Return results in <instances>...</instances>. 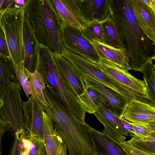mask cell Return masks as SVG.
<instances>
[{
  "mask_svg": "<svg viewBox=\"0 0 155 155\" xmlns=\"http://www.w3.org/2000/svg\"><path fill=\"white\" fill-rule=\"evenodd\" d=\"M108 8L110 17L123 37L131 70L142 73L146 64L155 59V43L139 26L130 0H109Z\"/></svg>",
  "mask_w": 155,
  "mask_h": 155,
  "instance_id": "obj_1",
  "label": "cell"
},
{
  "mask_svg": "<svg viewBox=\"0 0 155 155\" xmlns=\"http://www.w3.org/2000/svg\"><path fill=\"white\" fill-rule=\"evenodd\" d=\"M46 99L51 106L46 113L64 140L68 155H95L89 125L77 117L53 95Z\"/></svg>",
  "mask_w": 155,
  "mask_h": 155,
  "instance_id": "obj_2",
  "label": "cell"
},
{
  "mask_svg": "<svg viewBox=\"0 0 155 155\" xmlns=\"http://www.w3.org/2000/svg\"><path fill=\"white\" fill-rule=\"evenodd\" d=\"M35 71L41 74L46 87L53 95L77 117L85 122V108L79 96L60 73L52 51L40 43Z\"/></svg>",
  "mask_w": 155,
  "mask_h": 155,
  "instance_id": "obj_3",
  "label": "cell"
},
{
  "mask_svg": "<svg viewBox=\"0 0 155 155\" xmlns=\"http://www.w3.org/2000/svg\"><path fill=\"white\" fill-rule=\"evenodd\" d=\"M24 9L40 43L61 54L65 49L61 39V19L51 0H28Z\"/></svg>",
  "mask_w": 155,
  "mask_h": 155,
  "instance_id": "obj_4",
  "label": "cell"
},
{
  "mask_svg": "<svg viewBox=\"0 0 155 155\" xmlns=\"http://www.w3.org/2000/svg\"><path fill=\"white\" fill-rule=\"evenodd\" d=\"M63 57L69 61L82 75L87 76L104 85L122 96L128 104L133 101H138L153 105L149 98L124 86L103 72L96 64L76 53L66 50Z\"/></svg>",
  "mask_w": 155,
  "mask_h": 155,
  "instance_id": "obj_5",
  "label": "cell"
},
{
  "mask_svg": "<svg viewBox=\"0 0 155 155\" xmlns=\"http://www.w3.org/2000/svg\"><path fill=\"white\" fill-rule=\"evenodd\" d=\"M24 7L18 9H8L2 16L0 24L4 31L10 59L15 70L23 66Z\"/></svg>",
  "mask_w": 155,
  "mask_h": 155,
  "instance_id": "obj_6",
  "label": "cell"
},
{
  "mask_svg": "<svg viewBox=\"0 0 155 155\" xmlns=\"http://www.w3.org/2000/svg\"><path fill=\"white\" fill-rule=\"evenodd\" d=\"M21 92L19 82H13L2 90L0 97V120L7 124L14 134L24 129Z\"/></svg>",
  "mask_w": 155,
  "mask_h": 155,
  "instance_id": "obj_7",
  "label": "cell"
},
{
  "mask_svg": "<svg viewBox=\"0 0 155 155\" xmlns=\"http://www.w3.org/2000/svg\"><path fill=\"white\" fill-rule=\"evenodd\" d=\"M61 31L62 43L65 49L94 63L100 60L101 58L93 43L81 30L61 20Z\"/></svg>",
  "mask_w": 155,
  "mask_h": 155,
  "instance_id": "obj_8",
  "label": "cell"
},
{
  "mask_svg": "<svg viewBox=\"0 0 155 155\" xmlns=\"http://www.w3.org/2000/svg\"><path fill=\"white\" fill-rule=\"evenodd\" d=\"M23 119V126L32 136L44 139L43 111L42 104L33 92L28 100L22 102Z\"/></svg>",
  "mask_w": 155,
  "mask_h": 155,
  "instance_id": "obj_9",
  "label": "cell"
},
{
  "mask_svg": "<svg viewBox=\"0 0 155 155\" xmlns=\"http://www.w3.org/2000/svg\"><path fill=\"white\" fill-rule=\"evenodd\" d=\"M94 63L103 72L116 81L149 98L144 81L137 78L131 75L128 71L120 68L107 59L101 58L99 61Z\"/></svg>",
  "mask_w": 155,
  "mask_h": 155,
  "instance_id": "obj_10",
  "label": "cell"
},
{
  "mask_svg": "<svg viewBox=\"0 0 155 155\" xmlns=\"http://www.w3.org/2000/svg\"><path fill=\"white\" fill-rule=\"evenodd\" d=\"M61 19L81 30L88 23L82 11L81 0H51Z\"/></svg>",
  "mask_w": 155,
  "mask_h": 155,
  "instance_id": "obj_11",
  "label": "cell"
},
{
  "mask_svg": "<svg viewBox=\"0 0 155 155\" xmlns=\"http://www.w3.org/2000/svg\"><path fill=\"white\" fill-rule=\"evenodd\" d=\"M88 131L95 155H129L121 144L104 130L101 132L89 125Z\"/></svg>",
  "mask_w": 155,
  "mask_h": 155,
  "instance_id": "obj_12",
  "label": "cell"
},
{
  "mask_svg": "<svg viewBox=\"0 0 155 155\" xmlns=\"http://www.w3.org/2000/svg\"><path fill=\"white\" fill-rule=\"evenodd\" d=\"M85 87L95 90L106 101L111 110L122 117L128 104L120 94L87 76L82 75Z\"/></svg>",
  "mask_w": 155,
  "mask_h": 155,
  "instance_id": "obj_13",
  "label": "cell"
},
{
  "mask_svg": "<svg viewBox=\"0 0 155 155\" xmlns=\"http://www.w3.org/2000/svg\"><path fill=\"white\" fill-rule=\"evenodd\" d=\"M23 67L31 73L36 70L39 44L32 26L25 15L23 26Z\"/></svg>",
  "mask_w": 155,
  "mask_h": 155,
  "instance_id": "obj_14",
  "label": "cell"
},
{
  "mask_svg": "<svg viewBox=\"0 0 155 155\" xmlns=\"http://www.w3.org/2000/svg\"><path fill=\"white\" fill-rule=\"evenodd\" d=\"M44 140L47 155H67V146L60 132L54 127L50 117L43 111Z\"/></svg>",
  "mask_w": 155,
  "mask_h": 155,
  "instance_id": "obj_15",
  "label": "cell"
},
{
  "mask_svg": "<svg viewBox=\"0 0 155 155\" xmlns=\"http://www.w3.org/2000/svg\"><path fill=\"white\" fill-rule=\"evenodd\" d=\"M136 20L146 35L155 43V12L142 0H130Z\"/></svg>",
  "mask_w": 155,
  "mask_h": 155,
  "instance_id": "obj_16",
  "label": "cell"
},
{
  "mask_svg": "<svg viewBox=\"0 0 155 155\" xmlns=\"http://www.w3.org/2000/svg\"><path fill=\"white\" fill-rule=\"evenodd\" d=\"M53 53L62 76L72 86L78 96L82 94L85 88L82 74L71 63L60 54Z\"/></svg>",
  "mask_w": 155,
  "mask_h": 155,
  "instance_id": "obj_17",
  "label": "cell"
},
{
  "mask_svg": "<svg viewBox=\"0 0 155 155\" xmlns=\"http://www.w3.org/2000/svg\"><path fill=\"white\" fill-rule=\"evenodd\" d=\"M122 117L131 123L155 122V105L133 101L128 105Z\"/></svg>",
  "mask_w": 155,
  "mask_h": 155,
  "instance_id": "obj_18",
  "label": "cell"
},
{
  "mask_svg": "<svg viewBox=\"0 0 155 155\" xmlns=\"http://www.w3.org/2000/svg\"><path fill=\"white\" fill-rule=\"evenodd\" d=\"M92 42L101 58L111 61L123 69L131 70L127 49L115 48L97 41Z\"/></svg>",
  "mask_w": 155,
  "mask_h": 155,
  "instance_id": "obj_19",
  "label": "cell"
},
{
  "mask_svg": "<svg viewBox=\"0 0 155 155\" xmlns=\"http://www.w3.org/2000/svg\"><path fill=\"white\" fill-rule=\"evenodd\" d=\"M109 0H81L84 17L89 23L94 21H103L110 17Z\"/></svg>",
  "mask_w": 155,
  "mask_h": 155,
  "instance_id": "obj_20",
  "label": "cell"
},
{
  "mask_svg": "<svg viewBox=\"0 0 155 155\" xmlns=\"http://www.w3.org/2000/svg\"><path fill=\"white\" fill-rule=\"evenodd\" d=\"M102 26L103 43L117 49H126L122 35L110 16L103 22Z\"/></svg>",
  "mask_w": 155,
  "mask_h": 155,
  "instance_id": "obj_21",
  "label": "cell"
},
{
  "mask_svg": "<svg viewBox=\"0 0 155 155\" xmlns=\"http://www.w3.org/2000/svg\"><path fill=\"white\" fill-rule=\"evenodd\" d=\"M79 97L85 108L86 112L90 114L95 112L101 104H107L99 93L90 87H85L83 93Z\"/></svg>",
  "mask_w": 155,
  "mask_h": 155,
  "instance_id": "obj_22",
  "label": "cell"
},
{
  "mask_svg": "<svg viewBox=\"0 0 155 155\" xmlns=\"http://www.w3.org/2000/svg\"><path fill=\"white\" fill-rule=\"evenodd\" d=\"M18 81L11 59L0 58V82L2 90L10 83Z\"/></svg>",
  "mask_w": 155,
  "mask_h": 155,
  "instance_id": "obj_23",
  "label": "cell"
},
{
  "mask_svg": "<svg viewBox=\"0 0 155 155\" xmlns=\"http://www.w3.org/2000/svg\"><path fill=\"white\" fill-rule=\"evenodd\" d=\"M30 81L35 96L42 105L45 110L47 111L50 106L46 100L43 93V90L45 88L46 86L42 75L35 71L31 74Z\"/></svg>",
  "mask_w": 155,
  "mask_h": 155,
  "instance_id": "obj_24",
  "label": "cell"
},
{
  "mask_svg": "<svg viewBox=\"0 0 155 155\" xmlns=\"http://www.w3.org/2000/svg\"><path fill=\"white\" fill-rule=\"evenodd\" d=\"M130 134L131 138L128 141L132 145L144 152L155 155V133L147 137Z\"/></svg>",
  "mask_w": 155,
  "mask_h": 155,
  "instance_id": "obj_25",
  "label": "cell"
},
{
  "mask_svg": "<svg viewBox=\"0 0 155 155\" xmlns=\"http://www.w3.org/2000/svg\"><path fill=\"white\" fill-rule=\"evenodd\" d=\"M98 109L111 125L120 134L124 136L128 135L129 132L124 128L121 117L114 113L107 104H101Z\"/></svg>",
  "mask_w": 155,
  "mask_h": 155,
  "instance_id": "obj_26",
  "label": "cell"
},
{
  "mask_svg": "<svg viewBox=\"0 0 155 155\" xmlns=\"http://www.w3.org/2000/svg\"><path fill=\"white\" fill-rule=\"evenodd\" d=\"M142 73L148 95L155 103V65L152 61L146 64Z\"/></svg>",
  "mask_w": 155,
  "mask_h": 155,
  "instance_id": "obj_27",
  "label": "cell"
},
{
  "mask_svg": "<svg viewBox=\"0 0 155 155\" xmlns=\"http://www.w3.org/2000/svg\"><path fill=\"white\" fill-rule=\"evenodd\" d=\"M103 21H94L91 22L85 28L81 30L84 35L91 42L103 43L102 26Z\"/></svg>",
  "mask_w": 155,
  "mask_h": 155,
  "instance_id": "obj_28",
  "label": "cell"
},
{
  "mask_svg": "<svg viewBox=\"0 0 155 155\" xmlns=\"http://www.w3.org/2000/svg\"><path fill=\"white\" fill-rule=\"evenodd\" d=\"M16 78L22 86L27 97L28 98L33 92V88L30 83V78L32 73L28 72L23 66L15 70Z\"/></svg>",
  "mask_w": 155,
  "mask_h": 155,
  "instance_id": "obj_29",
  "label": "cell"
},
{
  "mask_svg": "<svg viewBox=\"0 0 155 155\" xmlns=\"http://www.w3.org/2000/svg\"><path fill=\"white\" fill-rule=\"evenodd\" d=\"M94 114L104 125V128L103 130L112 138L120 143L126 139V137L122 135L111 125L98 109Z\"/></svg>",
  "mask_w": 155,
  "mask_h": 155,
  "instance_id": "obj_30",
  "label": "cell"
},
{
  "mask_svg": "<svg viewBox=\"0 0 155 155\" xmlns=\"http://www.w3.org/2000/svg\"><path fill=\"white\" fill-rule=\"evenodd\" d=\"M22 134L23 130L18 133L14 134L9 155H27L22 144Z\"/></svg>",
  "mask_w": 155,
  "mask_h": 155,
  "instance_id": "obj_31",
  "label": "cell"
},
{
  "mask_svg": "<svg viewBox=\"0 0 155 155\" xmlns=\"http://www.w3.org/2000/svg\"><path fill=\"white\" fill-rule=\"evenodd\" d=\"M0 58L10 59L9 51L3 29L0 25Z\"/></svg>",
  "mask_w": 155,
  "mask_h": 155,
  "instance_id": "obj_32",
  "label": "cell"
},
{
  "mask_svg": "<svg viewBox=\"0 0 155 155\" xmlns=\"http://www.w3.org/2000/svg\"><path fill=\"white\" fill-rule=\"evenodd\" d=\"M29 138L32 144L28 155H39L41 148L45 144L44 139L39 137L31 136L30 135Z\"/></svg>",
  "mask_w": 155,
  "mask_h": 155,
  "instance_id": "obj_33",
  "label": "cell"
},
{
  "mask_svg": "<svg viewBox=\"0 0 155 155\" xmlns=\"http://www.w3.org/2000/svg\"><path fill=\"white\" fill-rule=\"evenodd\" d=\"M120 144L129 155H155L140 150L132 145L128 141L124 140Z\"/></svg>",
  "mask_w": 155,
  "mask_h": 155,
  "instance_id": "obj_34",
  "label": "cell"
},
{
  "mask_svg": "<svg viewBox=\"0 0 155 155\" xmlns=\"http://www.w3.org/2000/svg\"><path fill=\"white\" fill-rule=\"evenodd\" d=\"M130 123L132 126L135 133L134 134L141 137H147L155 133L139 123Z\"/></svg>",
  "mask_w": 155,
  "mask_h": 155,
  "instance_id": "obj_35",
  "label": "cell"
},
{
  "mask_svg": "<svg viewBox=\"0 0 155 155\" xmlns=\"http://www.w3.org/2000/svg\"><path fill=\"white\" fill-rule=\"evenodd\" d=\"M28 0H14L8 9H18L25 6Z\"/></svg>",
  "mask_w": 155,
  "mask_h": 155,
  "instance_id": "obj_36",
  "label": "cell"
},
{
  "mask_svg": "<svg viewBox=\"0 0 155 155\" xmlns=\"http://www.w3.org/2000/svg\"><path fill=\"white\" fill-rule=\"evenodd\" d=\"M14 1V0H3L0 6V13L2 15V16L5 12L8 9Z\"/></svg>",
  "mask_w": 155,
  "mask_h": 155,
  "instance_id": "obj_37",
  "label": "cell"
},
{
  "mask_svg": "<svg viewBox=\"0 0 155 155\" xmlns=\"http://www.w3.org/2000/svg\"><path fill=\"white\" fill-rule=\"evenodd\" d=\"M121 120L123 126L125 129L130 133L134 134L135 132L133 128L129 122L127 121L122 117H121Z\"/></svg>",
  "mask_w": 155,
  "mask_h": 155,
  "instance_id": "obj_38",
  "label": "cell"
},
{
  "mask_svg": "<svg viewBox=\"0 0 155 155\" xmlns=\"http://www.w3.org/2000/svg\"><path fill=\"white\" fill-rule=\"evenodd\" d=\"M142 1L155 12V0H144Z\"/></svg>",
  "mask_w": 155,
  "mask_h": 155,
  "instance_id": "obj_39",
  "label": "cell"
},
{
  "mask_svg": "<svg viewBox=\"0 0 155 155\" xmlns=\"http://www.w3.org/2000/svg\"><path fill=\"white\" fill-rule=\"evenodd\" d=\"M9 130L8 128H4L0 130V155H2V144L3 135Z\"/></svg>",
  "mask_w": 155,
  "mask_h": 155,
  "instance_id": "obj_40",
  "label": "cell"
},
{
  "mask_svg": "<svg viewBox=\"0 0 155 155\" xmlns=\"http://www.w3.org/2000/svg\"><path fill=\"white\" fill-rule=\"evenodd\" d=\"M39 155H47L45 144L43 145L41 148Z\"/></svg>",
  "mask_w": 155,
  "mask_h": 155,
  "instance_id": "obj_41",
  "label": "cell"
},
{
  "mask_svg": "<svg viewBox=\"0 0 155 155\" xmlns=\"http://www.w3.org/2000/svg\"><path fill=\"white\" fill-rule=\"evenodd\" d=\"M4 128L9 129L8 125L4 122L0 120V130Z\"/></svg>",
  "mask_w": 155,
  "mask_h": 155,
  "instance_id": "obj_42",
  "label": "cell"
},
{
  "mask_svg": "<svg viewBox=\"0 0 155 155\" xmlns=\"http://www.w3.org/2000/svg\"><path fill=\"white\" fill-rule=\"evenodd\" d=\"M3 0H0V6L2 4V2H3ZM2 15H1L0 13V25L1 23V18L2 17Z\"/></svg>",
  "mask_w": 155,
  "mask_h": 155,
  "instance_id": "obj_43",
  "label": "cell"
},
{
  "mask_svg": "<svg viewBox=\"0 0 155 155\" xmlns=\"http://www.w3.org/2000/svg\"><path fill=\"white\" fill-rule=\"evenodd\" d=\"M2 91V89L0 82V97L1 96Z\"/></svg>",
  "mask_w": 155,
  "mask_h": 155,
  "instance_id": "obj_44",
  "label": "cell"
}]
</instances>
